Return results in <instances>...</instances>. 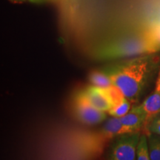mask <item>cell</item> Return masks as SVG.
Here are the masks:
<instances>
[{"mask_svg": "<svg viewBox=\"0 0 160 160\" xmlns=\"http://www.w3.org/2000/svg\"><path fill=\"white\" fill-rule=\"evenodd\" d=\"M131 108V102L128 99H125L123 102L119 105L112 108L110 111L108 112V114L111 117H122L125 116Z\"/></svg>", "mask_w": 160, "mask_h": 160, "instance_id": "12", "label": "cell"}, {"mask_svg": "<svg viewBox=\"0 0 160 160\" xmlns=\"http://www.w3.org/2000/svg\"><path fill=\"white\" fill-rule=\"evenodd\" d=\"M157 53L133 57L103 70L126 99L136 102L154 73L159 62Z\"/></svg>", "mask_w": 160, "mask_h": 160, "instance_id": "1", "label": "cell"}, {"mask_svg": "<svg viewBox=\"0 0 160 160\" xmlns=\"http://www.w3.org/2000/svg\"><path fill=\"white\" fill-rule=\"evenodd\" d=\"M126 133L142 132L145 127L146 114L141 105L133 107L123 117H120Z\"/></svg>", "mask_w": 160, "mask_h": 160, "instance_id": "6", "label": "cell"}, {"mask_svg": "<svg viewBox=\"0 0 160 160\" xmlns=\"http://www.w3.org/2000/svg\"><path fill=\"white\" fill-rule=\"evenodd\" d=\"M160 51V47L149 33L122 39L102 46L97 51V57L101 59H115L137 57Z\"/></svg>", "mask_w": 160, "mask_h": 160, "instance_id": "2", "label": "cell"}, {"mask_svg": "<svg viewBox=\"0 0 160 160\" xmlns=\"http://www.w3.org/2000/svg\"><path fill=\"white\" fill-rule=\"evenodd\" d=\"M84 95L92 105L100 111L108 113L111 109L112 105L105 89L97 86L91 85L82 91Z\"/></svg>", "mask_w": 160, "mask_h": 160, "instance_id": "7", "label": "cell"}, {"mask_svg": "<svg viewBox=\"0 0 160 160\" xmlns=\"http://www.w3.org/2000/svg\"><path fill=\"white\" fill-rule=\"evenodd\" d=\"M142 132L118 136L112 143L108 159L111 160L137 159V148Z\"/></svg>", "mask_w": 160, "mask_h": 160, "instance_id": "3", "label": "cell"}, {"mask_svg": "<svg viewBox=\"0 0 160 160\" xmlns=\"http://www.w3.org/2000/svg\"><path fill=\"white\" fill-rule=\"evenodd\" d=\"M156 85H160V68H159V76H158L157 81V84H156Z\"/></svg>", "mask_w": 160, "mask_h": 160, "instance_id": "15", "label": "cell"}, {"mask_svg": "<svg viewBox=\"0 0 160 160\" xmlns=\"http://www.w3.org/2000/svg\"><path fill=\"white\" fill-rule=\"evenodd\" d=\"M137 159L149 160L150 151L148 145V137L146 133H142L137 148Z\"/></svg>", "mask_w": 160, "mask_h": 160, "instance_id": "10", "label": "cell"}, {"mask_svg": "<svg viewBox=\"0 0 160 160\" xmlns=\"http://www.w3.org/2000/svg\"><path fill=\"white\" fill-rule=\"evenodd\" d=\"M144 133H154L160 136V113L152 117L146 125Z\"/></svg>", "mask_w": 160, "mask_h": 160, "instance_id": "13", "label": "cell"}, {"mask_svg": "<svg viewBox=\"0 0 160 160\" xmlns=\"http://www.w3.org/2000/svg\"><path fill=\"white\" fill-rule=\"evenodd\" d=\"M74 110L78 119L85 125H97L103 122L107 117L106 112L95 108L82 92L79 93L76 97Z\"/></svg>", "mask_w": 160, "mask_h": 160, "instance_id": "5", "label": "cell"}, {"mask_svg": "<svg viewBox=\"0 0 160 160\" xmlns=\"http://www.w3.org/2000/svg\"><path fill=\"white\" fill-rule=\"evenodd\" d=\"M126 132L119 117H112L105 123L101 129L89 137L88 144L92 151L99 153L102 152L106 144L118 136L125 134Z\"/></svg>", "mask_w": 160, "mask_h": 160, "instance_id": "4", "label": "cell"}, {"mask_svg": "<svg viewBox=\"0 0 160 160\" xmlns=\"http://www.w3.org/2000/svg\"><path fill=\"white\" fill-rule=\"evenodd\" d=\"M89 80L92 85L97 86V87L107 88L113 85L111 78L104 71H93L90 74Z\"/></svg>", "mask_w": 160, "mask_h": 160, "instance_id": "9", "label": "cell"}, {"mask_svg": "<svg viewBox=\"0 0 160 160\" xmlns=\"http://www.w3.org/2000/svg\"><path fill=\"white\" fill-rule=\"evenodd\" d=\"M141 106L146 114V127L152 117L160 113V85H156L154 91L147 99H145V101L141 104Z\"/></svg>", "mask_w": 160, "mask_h": 160, "instance_id": "8", "label": "cell"}, {"mask_svg": "<svg viewBox=\"0 0 160 160\" xmlns=\"http://www.w3.org/2000/svg\"><path fill=\"white\" fill-rule=\"evenodd\" d=\"M147 135L148 137L150 158L151 160H160V136L154 133Z\"/></svg>", "mask_w": 160, "mask_h": 160, "instance_id": "11", "label": "cell"}, {"mask_svg": "<svg viewBox=\"0 0 160 160\" xmlns=\"http://www.w3.org/2000/svg\"><path fill=\"white\" fill-rule=\"evenodd\" d=\"M10 2L16 4H21V3H44L47 2H51L53 0H9Z\"/></svg>", "mask_w": 160, "mask_h": 160, "instance_id": "14", "label": "cell"}]
</instances>
